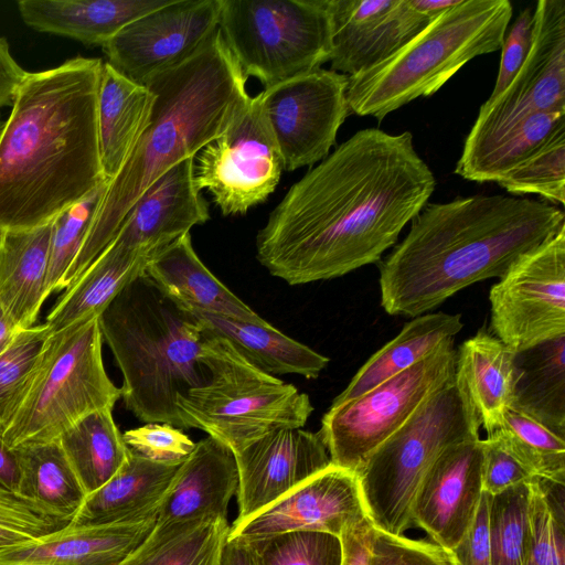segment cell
<instances>
[{
	"instance_id": "obj_1",
	"label": "cell",
	"mask_w": 565,
	"mask_h": 565,
	"mask_svg": "<svg viewBox=\"0 0 565 565\" xmlns=\"http://www.w3.org/2000/svg\"><path fill=\"white\" fill-rule=\"evenodd\" d=\"M435 185L409 131L359 130L290 186L257 234V259L289 285L376 263Z\"/></svg>"
},
{
	"instance_id": "obj_2",
	"label": "cell",
	"mask_w": 565,
	"mask_h": 565,
	"mask_svg": "<svg viewBox=\"0 0 565 565\" xmlns=\"http://www.w3.org/2000/svg\"><path fill=\"white\" fill-rule=\"evenodd\" d=\"M103 61L28 73L0 134V227L29 230L107 183L98 143Z\"/></svg>"
},
{
	"instance_id": "obj_3",
	"label": "cell",
	"mask_w": 565,
	"mask_h": 565,
	"mask_svg": "<svg viewBox=\"0 0 565 565\" xmlns=\"http://www.w3.org/2000/svg\"><path fill=\"white\" fill-rule=\"evenodd\" d=\"M380 265L381 305L393 316L424 315L459 290L501 278L565 227L557 206L510 195L427 203Z\"/></svg>"
},
{
	"instance_id": "obj_4",
	"label": "cell",
	"mask_w": 565,
	"mask_h": 565,
	"mask_svg": "<svg viewBox=\"0 0 565 565\" xmlns=\"http://www.w3.org/2000/svg\"><path fill=\"white\" fill-rule=\"evenodd\" d=\"M247 77L220 29L191 56L147 79L149 122L119 172L107 182L64 290L107 248L141 194L177 163L223 135L250 100Z\"/></svg>"
},
{
	"instance_id": "obj_5",
	"label": "cell",
	"mask_w": 565,
	"mask_h": 565,
	"mask_svg": "<svg viewBox=\"0 0 565 565\" xmlns=\"http://www.w3.org/2000/svg\"><path fill=\"white\" fill-rule=\"evenodd\" d=\"M98 322L122 374L126 408L141 422L183 429L178 397L206 380L200 361L201 319L143 271L119 291Z\"/></svg>"
},
{
	"instance_id": "obj_6",
	"label": "cell",
	"mask_w": 565,
	"mask_h": 565,
	"mask_svg": "<svg viewBox=\"0 0 565 565\" xmlns=\"http://www.w3.org/2000/svg\"><path fill=\"white\" fill-rule=\"evenodd\" d=\"M512 12L508 0H460L390 57L348 76L350 113L382 120L433 95L469 61L502 47Z\"/></svg>"
},
{
	"instance_id": "obj_7",
	"label": "cell",
	"mask_w": 565,
	"mask_h": 565,
	"mask_svg": "<svg viewBox=\"0 0 565 565\" xmlns=\"http://www.w3.org/2000/svg\"><path fill=\"white\" fill-rule=\"evenodd\" d=\"M200 361L205 382L177 402L183 429H201L234 454L276 429L302 428L313 411L306 393L254 366L205 326Z\"/></svg>"
},
{
	"instance_id": "obj_8",
	"label": "cell",
	"mask_w": 565,
	"mask_h": 565,
	"mask_svg": "<svg viewBox=\"0 0 565 565\" xmlns=\"http://www.w3.org/2000/svg\"><path fill=\"white\" fill-rule=\"evenodd\" d=\"M480 426L456 377L429 395L355 472L372 524L395 535L414 526L412 505L425 475L446 448L480 438Z\"/></svg>"
},
{
	"instance_id": "obj_9",
	"label": "cell",
	"mask_w": 565,
	"mask_h": 565,
	"mask_svg": "<svg viewBox=\"0 0 565 565\" xmlns=\"http://www.w3.org/2000/svg\"><path fill=\"white\" fill-rule=\"evenodd\" d=\"M102 343L98 317L49 337L21 405L0 429L9 448L57 440L85 415L114 407L121 390L106 373Z\"/></svg>"
},
{
	"instance_id": "obj_10",
	"label": "cell",
	"mask_w": 565,
	"mask_h": 565,
	"mask_svg": "<svg viewBox=\"0 0 565 565\" xmlns=\"http://www.w3.org/2000/svg\"><path fill=\"white\" fill-rule=\"evenodd\" d=\"M218 29L244 75L265 88L330 61L327 0H221Z\"/></svg>"
},
{
	"instance_id": "obj_11",
	"label": "cell",
	"mask_w": 565,
	"mask_h": 565,
	"mask_svg": "<svg viewBox=\"0 0 565 565\" xmlns=\"http://www.w3.org/2000/svg\"><path fill=\"white\" fill-rule=\"evenodd\" d=\"M565 113V0H539L531 50L507 88L482 104L455 173L463 179L520 121Z\"/></svg>"
},
{
	"instance_id": "obj_12",
	"label": "cell",
	"mask_w": 565,
	"mask_h": 565,
	"mask_svg": "<svg viewBox=\"0 0 565 565\" xmlns=\"http://www.w3.org/2000/svg\"><path fill=\"white\" fill-rule=\"evenodd\" d=\"M455 369L456 350L449 339L426 359L363 395L331 404L319 430L331 463L356 472L429 395L455 377Z\"/></svg>"
},
{
	"instance_id": "obj_13",
	"label": "cell",
	"mask_w": 565,
	"mask_h": 565,
	"mask_svg": "<svg viewBox=\"0 0 565 565\" xmlns=\"http://www.w3.org/2000/svg\"><path fill=\"white\" fill-rule=\"evenodd\" d=\"M284 161L263 110L250 97L226 131L194 157V182L223 215L245 214L275 191Z\"/></svg>"
},
{
	"instance_id": "obj_14",
	"label": "cell",
	"mask_w": 565,
	"mask_h": 565,
	"mask_svg": "<svg viewBox=\"0 0 565 565\" xmlns=\"http://www.w3.org/2000/svg\"><path fill=\"white\" fill-rule=\"evenodd\" d=\"M494 337L520 352L565 335V227L519 259L489 294Z\"/></svg>"
},
{
	"instance_id": "obj_15",
	"label": "cell",
	"mask_w": 565,
	"mask_h": 565,
	"mask_svg": "<svg viewBox=\"0 0 565 565\" xmlns=\"http://www.w3.org/2000/svg\"><path fill=\"white\" fill-rule=\"evenodd\" d=\"M348 76L319 68L258 94L284 169L294 171L323 160L350 114Z\"/></svg>"
},
{
	"instance_id": "obj_16",
	"label": "cell",
	"mask_w": 565,
	"mask_h": 565,
	"mask_svg": "<svg viewBox=\"0 0 565 565\" xmlns=\"http://www.w3.org/2000/svg\"><path fill=\"white\" fill-rule=\"evenodd\" d=\"M221 0H172L124 26L102 47L107 63L145 84L196 52L218 29Z\"/></svg>"
},
{
	"instance_id": "obj_17",
	"label": "cell",
	"mask_w": 565,
	"mask_h": 565,
	"mask_svg": "<svg viewBox=\"0 0 565 565\" xmlns=\"http://www.w3.org/2000/svg\"><path fill=\"white\" fill-rule=\"evenodd\" d=\"M331 71L356 75L390 57L431 20L411 0H327Z\"/></svg>"
},
{
	"instance_id": "obj_18",
	"label": "cell",
	"mask_w": 565,
	"mask_h": 565,
	"mask_svg": "<svg viewBox=\"0 0 565 565\" xmlns=\"http://www.w3.org/2000/svg\"><path fill=\"white\" fill-rule=\"evenodd\" d=\"M365 516L356 473L331 463L260 512L234 523L228 537L249 541L291 531L340 537Z\"/></svg>"
},
{
	"instance_id": "obj_19",
	"label": "cell",
	"mask_w": 565,
	"mask_h": 565,
	"mask_svg": "<svg viewBox=\"0 0 565 565\" xmlns=\"http://www.w3.org/2000/svg\"><path fill=\"white\" fill-rule=\"evenodd\" d=\"M242 522L331 465L320 433L276 429L235 454Z\"/></svg>"
},
{
	"instance_id": "obj_20",
	"label": "cell",
	"mask_w": 565,
	"mask_h": 565,
	"mask_svg": "<svg viewBox=\"0 0 565 565\" xmlns=\"http://www.w3.org/2000/svg\"><path fill=\"white\" fill-rule=\"evenodd\" d=\"M482 492L481 439L452 445L439 455L417 489L413 525L450 552L471 525Z\"/></svg>"
},
{
	"instance_id": "obj_21",
	"label": "cell",
	"mask_w": 565,
	"mask_h": 565,
	"mask_svg": "<svg viewBox=\"0 0 565 565\" xmlns=\"http://www.w3.org/2000/svg\"><path fill=\"white\" fill-rule=\"evenodd\" d=\"M209 220V205L194 182V158H188L141 194L111 243L150 257Z\"/></svg>"
},
{
	"instance_id": "obj_22",
	"label": "cell",
	"mask_w": 565,
	"mask_h": 565,
	"mask_svg": "<svg viewBox=\"0 0 565 565\" xmlns=\"http://www.w3.org/2000/svg\"><path fill=\"white\" fill-rule=\"evenodd\" d=\"M157 516L138 522L66 526L0 550V565H119L149 536Z\"/></svg>"
},
{
	"instance_id": "obj_23",
	"label": "cell",
	"mask_w": 565,
	"mask_h": 565,
	"mask_svg": "<svg viewBox=\"0 0 565 565\" xmlns=\"http://www.w3.org/2000/svg\"><path fill=\"white\" fill-rule=\"evenodd\" d=\"M235 454L222 441L207 436L195 444L178 468L157 513V523L204 516L227 518V508L237 492Z\"/></svg>"
},
{
	"instance_id": "obj_24",
	"label": "cell",
	"mask_w": 565,
	"mask_h": 565,
	"mask_svg": "<svg viewBox=\"0 0 565 565\" xmlns=\"http://www.w3.org/2000/svg\"><path fill=\"white\" fill-rule=\"evenodd\" d=\"M145 274L172 300L194 313L241 320L260 318L201 262L186 233L149 257Z\"/></svg>"
},
{
	"instance_id": "obj_25",
	"label": "cell",
	"mask_w": 565,
	"mask_h": 565,
	"mask_svg": "<svg viewBox=\"0 0 565 565\" xmlns=\"http://www.w3.org/2000/svg\"><path fill=\"white\" fill-rule=\"evenodd\" d=\"M179 467L149 460L129 449L125 465L105 484L86 495L68 524L128 523L157 516Z\"/></svg>"
},
{
	"instance_id": "obj_26",
	"label": "cell",
	"mask_w": 565,
	"mask_h": 565,
	"mask_svg": "<svg viewBox=\"0 0 565 565\" xmlns=\"http://www.w3.org/2000/svg\"><path fill=\"white\" fill-rule=\"evenodd\" d=\"M171 1L21 0L18 10L23 22L36 31L103 46L128 23Z\"/></svg>"
},
{
	"instance_id": "obj_27",
	"label": "cell",
	"mask_w": 565,
	"mask_h": 565,
	"mask_svg": "<svg viewBox=\"0 0 565 565\" xmlns=\"http://www.w3.org/2000/svg\"><path fill=\"white\" fill-rule=\"evenodd\" d=\"M52 222L3 231L0 242V307L19 330L34 326L47 298Z\"/></svg>"
},
{
	"instance_id": "obj_28",
	"label": "cell",
	"mask_w": 565,
	"mask_h": 565,
	"mask_svg": "<svg viewBox=\"0 0 565 565\" xmlns=\"http://www.w3.org/2000/svg\"><path fill=\"white\" fill-rule=\"evenodd\" d=\"M154 96L107 62L103 63L97 96V129L104 175L109 182L122 168L145 131Z\"/></svg>"
},
{
	"instance_id": "obj_29",
	"label": "cell",
	"mask_w": 565,
	"mask_h": 565,
	"mask_svg": "<svg viewBox=\"0 0 565 565\" xmlns=\"http://www.w3.org/2000/svg\"><path fill=\"white\" fill-rule=\"evenodd\" d=\"M455 377L463 386L480 425L491 434L514 402L515 352L493 334L480 330L456 351Z\"/></svg>"
},
{
	"instance_id": "obj_30",
	"label": "cell",
	"mask_w": 565,
	"mask_h": 565,
	"mask_svg": "<svg viewBox=\"0 0 565 565\" xmlns=\"http://www.w3.org/2000/svg\"><path fill=\"white\" fill-rule=\"evenodd\" d=\"M214 333L228 340L254 366L271 374H298L317 379L329 359L284 334L262 317L241 320L210 313H195Z\"/></svg>"
},
{
	"instance_id": "obj_31",
	"label": "cell",
	"mask_w": 565,
	"mask_h": 565,
	"mask_svg": "<svg viewBox=\"0 0 565 565\" xmlns=\"http://www.w3.org/2000/svg\"><path fill=\"white\" fill-rule=\"evenodd\" d=\"M462 327L458 313L435 312L415 317L361 366L332 404L354 399L412 367L444 342L454 339Z\"/></svg>"
},
{
	"instance_id": "obj_32",
	"label": "cell",
	"mask_w": 565,
	"mask_h": 565,
	"mask_svg": "<svg viewBox=\"0 0 565 565\" xmlns=\"http://www.w3.org/2000/svg\"><path fill=\"white\" fill-rule=\"evenodd\" d=\"M148 259L147 255L110 243L49 312L44 323L49 334L99 317L119 291L145 271Z\"/></svg>"
},
{
	"instance_id": "obj_33",
	"label": "cell",
	"mask_w": 565,
	"mask_h": 565,
	"mask_svg": "<svg viewBox=\"0 0 565 565\" xmlns=\"http://www.w3.org/2000/svg\"><path fill=\"white\" fill-rule=\"evenodd\" d=\"M512 407L565 437V335L515 352Z\"/></svg>"
},
{
	"instance_id": "obj_34",
	"label": "cell",
	"mask_w": 565,
	"mask_h": 565,
	"mask_svg": "<svg viewBox=\"0 0 565 565\" xmlns=\"http://www.w3.org/2000/svg\"><path fill=\"white\" fill-rule=\"evenodd\" d=\"M14 450L20 465L17 494L47 515L70 523L87 494L57 440Z\"/></svg>"
},
{
	"instance_id": "obj_35",
	"label": "cell",
	"mask_w": 565,
	"mask_h": 565,
	"mask_svg": "<svg viewBox=\"0 0 565 565\" xmlns=\"http://www.w3.org/2000/svg\"><path fill=\"white\" fill-rule=\"evenodd\" d=\"M230 530L227 518L218 515L157 523L119 565H221Z\"/></svg>"
},
{
	"instance_id": "obj_36",
	"label": "cell",
	"mask_w": 565,
	"mask_h": 565,
	"mask_svg": "<svg viewBox=\"0 0 565 565\" xmlns=\"http://www.w3.org/2000/svg\"><path fill=\"white\" fill-rule=\"evenodd\" d=\"M57 443L87 495L113 478L129 456L113 408L85 415L68 427Z\"/></svg>"
},
{
	"instance_id": "obj_37",
	"label": "cell",
	"mask_w": 565,
	"mask_h": 565,
	"mask_svg": "<svg viewBox=\"0 0 565 565\" xmlns=\"http://www.w3.org/2000/svg\"><path fill=\"white\" fill-rule=\"evenodd\" d=\"M488 436L495 438L534 477L565 482V437L510 407Z\"/></svg>"
},
{
	"instance_id": "obj_38",
	"label": "cell",
	"mask_w": 565,
	"mask_h": 565,
	"mask_svg": "<svg viewBox=\"0 0 565 565\" xmlns=\"http://www.w3.org/2000/svg\"><path fill=\"white\" fill-rule=\"evenodd\" d=\"M530 537L524 565H565V482H530Z\"/></svg>"
},
{
	"instance_id": "obj_39",
	"label": "cell",
	"mask_w": 565,
	"mask_h": 565,
	"mask_svg": "<svg viewBox=\"0 0 565 565\" xmlns=\"http://www.w3.org/2000/svg\"><path fill=\"white\" fill-rule=\"evenodd\" d=\"M530 482L491 495V565H524L530 537Z\"/></svg>"
},
{
	"instance_id": "obj_40",
	"label": "cell",
	"mask_w": 565,
	"mask_h": 565,
	"mask_svg": "<svg viewBox=\"0 0 565 565\" xmlns=\"http://www.w3.org/2000/svg\"><path fill=\"white\" fill-rule=\"evenodd\" d=\"M565 124V113H536L520 121L465 179L477 182L499 181L526 160Z\"/></svg>"
},
{
	"instance_id": "obj_41",
	"label": "cell",
	"mask_w": 565,
	"mask_h": 565,
	"mask_svg": "<svg viewBox=\"0 0 565 565\" xmlns=\"http://www.w3.org/2000/svg\"><path fill=\"white\" fill-rule=\"evenodd\" d=\"M498 184L513 194H537L552 203L565 202V124L558 126L533 154Z\"/></svg>"
},
{
	"instance_id": "obj_42",
	"label": "cell",
	"mask_w": 565,
	"mask_h": 565,
	"mask_svg": "<svg viewBox=\"0 0 565 565\" xmlns=\"http://www.w3.org/2000/svg\"><path fill=\"white\" fill-rule=\"evenodd\" d=\"M49 337L45 324L18 330L0 354V429L21 405Z\"/></svg>"
},
{
	"instance_id": "obj_43",
	"label": "cell",
	"mask_w": 565,
	"mask_h": 565,
	"mask_svg": "<svg viewBox=\"0 0 565 565\" xmlns=\"http://www.w3.org/2000/svg\"><path fill=\"white\" fill-rule=\"evenodd\" d=\"M106 185L107 183L95 189L52 221L46 279L47 297L52 292L64 289V278L85 242Z\"/></svg>"
},
{
	"instance_id": "obj_44",
	"label": "cell",
	"mask_w": 565,
	"mask_h": 565,
	"mask_svg": "<svg viewBox=\"0 0 565 565\" xmlns=\"http://www.w3.org/2000/svg\"><path fill=\"white\" fill-rule=\"evenodd\" d=\"M246 542L256 565L342 564L341 540L327 532L291 531Z\"/></svg>"
},
{
	"instance_id": "obj_45",
	"label": "cell",
	"mask_w": 565,
	"mask_h": 565,
	"mask_svg": "<svg viewBox=\"0 0 565 565\" xmlns=\"http://www.w3.org/2000/svg\"><path fill=\"white\" fill-rule=\"evenodd\" d=\"M67 524L0 487V550L57 531Z\"/></svg>"
},
{
	"instance_id": "obj_46",
	"label": "cell",
	"mask_w": 565,
	"mask_h": 565,
	"mask_svg": "<svg viewBox=\"0 0 565 565\" xmlns=\"http://www.w3.org/2000/svg\"><path fill=\"white\" fill-rule=\"evenodd\" d=\"M122 438L134 452L171 465H181L195 447L182 429L164 423H147L125 431Z\"/></svg>"
},
{
	"instance_id": "obj_47",
	"label": "cell",
	"mask_w": 565,
	"mask_h": 565,
	"mask_svg": "<svg viewBox=\"0 0 565 565\" xmlns=\"http://www.w3.org/2000/svg\"><path fill=\"white\" fill-rule=\"evenodd\" d=\"M373 565H457L451 552L423 540H412L375 527L372 540Z\"/></svg>"
},
{
	"instance_id": "obj_48",
	"label": "cell",
	"mask_w": 565,
	"mask_h": 565,
	"mask_svg": "<svg viewBox=\"0 0 565 565\" xmlns=\"http://www.w3.org/2000/svg\"><path fill=\"white\" fill-rule=\"evenodd\" d=\"M482 488L494 495L535 477L493 437L481 439Z\"/></svg>"
},
{
	"instance_id": "obj_49",
	"label": "cell",
	"mask_w": 565,
	"mask_h": 565,
	"mask_svg": "<svg viewBox=\"0 0 565 565\" xmlns=\"http://www.w3.org/2000/svg\"><path fill=\"white\" fill-rule=\"evenodd\" d=\"M533 28L534 8L529 6L520 12L504 36L499 73L489 98H494L502 93L524 63L532 46Z\"/></svg>"
},
{
	"instance_id": "obj_50",
	"label": "cell",
	"mask_w": 565,
	"mask_h": 565,
	"mask_svg": "<svg viewBox=\"0 0 565 565\" xmlns=\"http://www.w3.org/2000/svg\"><path fill=\"white\" fill-rule=\"evenodd\" d=\"M490 499L491 494L483 491L471 525L450 551L457 565H491Z\"/></svg>"
},
{
	"instance_id": "obj_51",
	"label": "cell",
	"mask_w": 565,
	"mask_h": 565,
	"mask_svg": "<svg viewBox=\"0 0 565 565\" xmlns=\"http://www.w3.org/2000/svg\"><path fill=\"white\" fill-rule=\"evenodd\" d=\"M375 526L365 516L341 534V565H373L371 546Z\"/></svg>"
},
{
	"instance_id": "obj_52",
	"label": "cell",
	"mask_w": 565,
	"mask_h": 565,
	"mask_svg": "<svg viewBox=\"0 0 565 565\" xmlns=\"http://www.w3.org/2000/svg\"><path fill=\"white\" fill-rule=\"evenodd\" d=\"M25 75L26 71L12 57L7 40L0 38V109L13 102Z\"/></svg>"
},
{
	"instance_id": "obj_53",
	"label": "cell",
	"mask_w": 565,
	"mask_h": 565,
	"mask_svg": "<svg viewBox=\"0 0 565 565\" xmlns=\"http://www.w3.org/2000/svg\"><path fill=\"white\" fill-rule=\"evenodd\" d=\"M20 465L17 451L9 448L0 434V487L18 493Z\"/></svg>"
},
{
	"instance_id": "obj_54",
	"label": "cell",
	"mask_w": 565,
	"mask_h": 565,
	"mask_svg": "<svg viewBox=\"0 0 565 565\" xmlns=\"http://www.w3.org/2000/svg\"><path fill=\"white\" fill-rule=\"evenodd\" d=\"M221 565H256V562L246 541L228 537L222 553Z\"/></svg>"
},
{
	"instance_id": "obj_55",
	"label": "cell",
	"mask_w": 565,
	"mask_h": 565,
	"mask_svg": "<svg viewBox=\"0 0 565 565\" xmlns=\"http://www.w3.org/2000/svg\"><path fill=\"white\" fill-rule=\"evenodd\" d=\"M412 4L431 21L438 18L448 9L456 6L460 0H411Z\"/></svg>"
},
{
	"instance_id": "obj_56",
	"label": "cell",
	"mask_w": 565,
	"mask_h": 565,
	"mask_svg": "<svg viewBox=\"0 0 565 565\" xmlns=\"http://www.w3.org/2000/svg\"><path fill=\"white\" fill-rule=\"evenodd\" d=\"M18 330L19 329L0 307V354L9 345Z\"/></svg>"
},
{
	"instance_id": "obj_57",
	"label": "cell",
	"mask_w": 565,
	"mask_h": 565,
	"mask_svg": "<svg viewBox=\"0 0 565 565\" xmlns=\"http://www.w3.org/2000/svg\"><path fill=\"white\" fill-rule=\"evenodd\" d=\"M2 233H3V230L0 227V242H1Z\"/></svg>"
},
{
	"instance_id": "obj_58",
	"label": "cell",
	"mask_w": 565,
	"mask_h": 565,
	"mask_svg": "<svg viewBox=\"0 0 565 565\" xmlns=\"http://www.w3.org/2000/svg\"><path fill=\"white\" fill-rule=\"evenodd\" d=\"M2 127H3V124L1 122V119H0V134H1Z\"/></svg>"
},
{
	"instance_id": "obj_59",
	"label": "cell",
	"mask_w": 565,
	"mask_h": 565,
	"mask_svg": "<svg viewBox=\"0 0 565 565\" xmlns=\"http://www.w3.org/2000/svg\"><path fill=\"white\" fill-rule=\"evenodd\" d=\"M29 565H32V564H29Z\"/></svg>"
}]
</instances>
